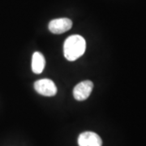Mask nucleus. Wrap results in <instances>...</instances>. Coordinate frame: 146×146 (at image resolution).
<instances>
[{
	"instance_id": "1",
	"label": "nucleus",
	"mask_w": 146,
	"mask_h": 146,
	"mask_svg": "<svg viewBox=\"0 0 146 146\" xmlns=\"http://www.w3.org/2000/svg\"><path fill=\"white\" fill-rule=\"evenodd\" d=\"M86 49V42L83 36L72 35L66 39L63 45V54L69 61H75L84 54Z\"/></svg>"
},
{
	"instance_id": "2",
	"label": "nucleus",
	"mask_w": 146,
	"mask_h": 146,
	"mask_svg": "<svg viewBox=\"0 0 146 146\" xmlns=\"http://www.w3.org/2000/svg\"><path fill=\"white\" fill-rule=\"evenodd\" d=\"M34 89L41 95L46 97L54 96L57 93V87L51 80L42 79L34 83Z\"/></svg>"
},
{
	"instance_id": "3",
	"label": "nucleus",
	"mask_w": 146,
	"mask_h": 146,
	"mask_svg": "<svg viewBox=\"0 0 146 146\" xmlns=\"http://www.w3.org/2000/svg\"><path fill=\"white\" fill-rule=\"evenodd\" d=\"M94 89V84L90 80H84L75 86L73 96L77 101H84L89 97Z\"/></svg>"
},
{
	"instance_id": "4",
	"label": "nucleus",
	"mask_w": 146,
	"mask_h": 146,
	"mask_svg": "<svg viewBox=\"0 0 146 146\" xmlns=\"http://www.w3.org/2000/svg\"><path fill=\"white\" fill-rule=\"evenodd\" d=\"M72 26V21L68 18H58L54 19L50 22L49 29L55 34H61L68 31Z\"/></svg>"
},
{
	"instance_id": "5",
	"label": "nucleus",
	"mask_w": 146,
	"mask_h": 146,
	"mask_svg": "<svg viewBox=\"0 0 146 146\" xmlns=\"http://www.w3.org/2000/svg\"><path fill=\"white\" fill-rule=\"evenodd\" d=\"M79 146H102V141L97 133L93 131H85L78 137Z\"/></svg>"
},
{
	"instance_id": "6",
	"label": "nucleus",
	"mask_w": 146,
	"mask_h": 146,
	"mask_svg": "<svg viewBox=\"0 0 146 146\" xmlns=\"http://www.w3.org/2000/svg\"><path fill=\"white\" fill-rule=\"evenodd\" d=\"M46 65V59L42 53L35 52L32 57V70L36 74H41Z\"/></svg>"
}]
</instances>
